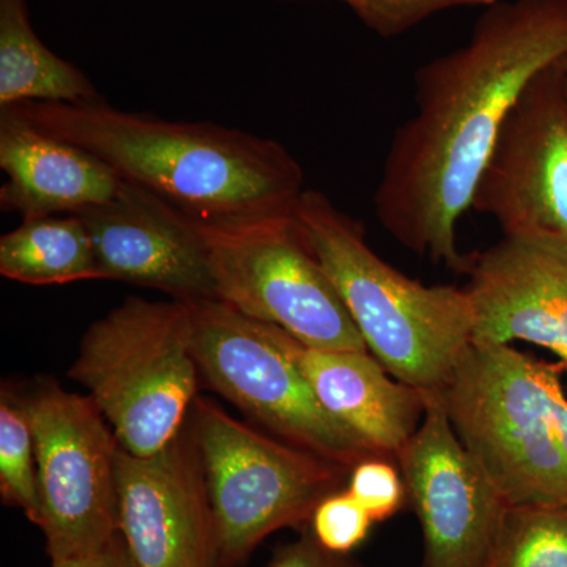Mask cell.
Returning a JSON list of instances; mask_svg holds the SVG:
<instances>
[{"mask_svg": "<svg viewBox=\"0 0 567 567\" xmlns=\"http://www.w3.org/2000/svg\"><path fill=\"white\" fill-rule=\"evenodd\" d=\"M566 55L567 0H516L487 7L464 47L416 71L415 114L395 130L374 193L398 244L466 274L458 219L514 104Z\"/></svg>", "mask_w": 567, "mask_h": 567, "instance_id": "6da1fadb", "label": "cell"}, {"mask_svg": "<svg viewBox=\"0 0 567 567\" xmlns=\"http://www.w3.org/2000/svg\"><path fill=\"white\" fill-rule=\"evenodd\" d=\"M71 142L199 221L292 212L305 192L300 163L278 141L207 122H173L91 103L6 107Z\"/></svg>", "mask_w": 567, "mask_h": 567, "instance_id": "7a4b0ae2", "label": "cell"}, {"mask_svg": "<svg viewBox=\"0 0 567 567\" xmlns=\"http://www.w3.org/2000/svg\"><path fill=\"white\" fill-rule=\"evenodd\" d=\"M293 216L369 352L394 379L436 393L475 338L465 287L424 286L395 270L368 245L363 224L317 189L301 193Z\"/></svg>", "mask_w": 567, "mask_h": 567, "instance_id": "3957f363", "label": "cell"}, {"mask_svg": "<svg viewBox=\"0 0 567 567\" xmlns=\"http://www.w3.org/2000/svg\"><path fill=\"white\" fill-rule=\"evenodd\" d=\"M561 364L476 342L436 391L454 431L507 505L567 506L559 445Z\"/></svg>", "mask_w": 567, "mask_h": 567, "instance_id": "277c9868", "label": "cell"}, {"mask_svg": "<svg viewBox=\"0 0 567 567\" xmlns=\"http://www.w3.org/2000/svg\"><path fill=\"white\" fill-rule=\"evenodd\" d=\"M199 374L189 305L141 297L87 328L69 371L134 456L158 453L182 431Z\"/></svg>", "mask_w": 567, "mask_h": 567, "instance_id": "5b68a950", "label": "cell"}, {"mask_svg": "<svg viewBox=\"0 0 567 567\" xmlns=\"http://www.w3.org/2000/svg\"><path fill=\"white\" fill-rule=\"evenodd\" d=\"M189 423L203 454L221 567L244 565L279 529L305 532L317 505L341 491L350 473L249 427L200 395Z\"/></svg>", "mask_w": 567, "mask_h": 567, "instance_id": "8992f818", "label": "cell"}, {"mask_svg": "<svg viewBox=\"0 0 567 567\" xmlns=\"http://www.w3.org/2000/svg\"><path fill=\"white\" fill-rule=\"evenodd\" d=\"M200 227L216 300L317 349L369 352L293 210L200 221Z\"/></svg>", "mask_w": 567, "mask_h": 567, "instance_id": "52a82bcc", "label": "cell"}, {"mask_svg": "<svg viewBox=\"0 0 567 567\" xmlns=\"http://www.w3.org/2000/svg\"><path fill=\"white\" fill-rule=\"evenodd\" d=\"M35 443L39 528L51 561L89 557L121 535V443L91 395L41 382L18 395Z\"/></svg>", "mask_w": 567, "mask_h": 567, "instance_id": "ba28073f", "label": "cell"}, {"mask_svg": "<svg viewBox=\"0 0 567 567\" xmlns=\"http://www.w3.org/2000/svg\"><path fill=\"white\" fill-rule=\"evenodd\" d=\"M200 375L279 440L346 470L379 457L317 401L300 369L248 319L219 300L186 301Z\"/></svg>", "mask_w": 567, "mask_h": 567, "instance_id": "9c48e42d", "label": "cell"}, {"mask_svg": "<svg viewBox=\"0 0 567 567\" xmlns=\"http://www.w3.org/2000/svg\"><path fill=\"white\" fill-rule=\"evenodd\" d=\"M470 210L491 216L503 235L567 238V91L559 62L540 71L514 104Z\"/></svg>", "mask_w": 567, "mask_h": 567, "instance_id": "30bf717a", "label": "cell"}, {"mask_svg": "<svg viewBox=\"0 0 567 567\" xmlns=\"http://www.w3.org/2000/svg\"><path fill=\"white\" fill-rule=\"evenodd\" d=\"M399 451L406 498L423 533L421 567H483L507 503L461 442L435 393Z\"/></svg>", "mask_w": 567, "mask_h": 567, "instance_id": "8fae6325", "label": "cell"}, {"mask_svg": "<svg viewBox=\"0 0 567 567\" xmlns=\"http://www.w3.org/2000/svg\"><path fill=\"white\" fill-rule=\"evenodd\" d=\"M118 527L134 567H221L203 454L186 420L151 456L117 458Z\"/></svg>", "mask_w": 567, "mask_h": 567, "instance_id": "7c38bea8", "label": "cell"}, {"mask_svg": "<svg viewBox=\"0 0 567 567\" xmlns=\"http://www.w3.org/2000/svg\"><path fill=\"white\" fill-rule=\"evenodd\" d=\"M76 216L91 235L100 279L151 287L173 300H216L199 219L125 181L111 200Z\"/></svg>", "mask_w": 567, "mask_h": 567, "instance_id": "4fadbf2b", "label": "cell"}, {"mask_svg": "<svg viewBox=\"0 0 567 567\" xmlns=\"http://www.w3.org/2000/svg\"><path fill=\"white\" fill-rule=\"evenodd\" d=\"M476 342L524 341L567 358V238L503 235L470 257Z\"/></svg>", "mask_w": 567, "mask_h": 567, "instance_id": "5bb4252c", "label": "cell"}, {"mask_svg": "<svg viewBox=\"0 0 567 567\" xmlns=\"http://www.w3.org/2000/svg\"><path fill=\"white\" fill-rule=\"evenodd\" d=\"M257 323L300 369L336 421L375 456L395 461L423 421L424 391L394 379L371 352L317 349L275 324Z\"/></svg>", "mask_w": 567, "mask_h": 567, "instance_id": "9a60e30c", "label": "cell"}, {"mask_svg": "<svg viewBox=\"0 0 567 567\" xmlns=\"http://www.w3.org/2000/svg\"><path fill=\"white\" fill-rule=\"evenodd\" d=\"M0 188L3 213L22 221L80 215L111 200L122 178L91 152L41 132L11 110H0Z\"/></svg>", "mask_w": 567, "mask_h": 567, "instance_id": "2e32d148", "label": "cell"}, {"mask_svg": "<svg viewBox=\"0 0 567 567\" xmlns=\"http://www.w3.org/2000/svg\"><path fill=\"white\" fill-rule=\"evenodd\" d=\"M100 99L80 69L44 47L25 0H0V110L28 102L80 104Z\"/></svg>", "mask_w": 567, "mask_h": 567, "instance_id": "e0dca14e", "label": "cell"}, {"mask_svg": "<svg viewBox=\"0 0 567 567\" xmlns=\"http://www.w3.org/2000/svg\"><path fill=\"white\" fill-rule=\"evenodd\" d=\"M0 275L31 286L100 279L91 235L76 215L28 219L2 235Z\"/></svg>", "mask_w": 567, "mask_h": 567, "instance_id": "ac0fdd59", "label": "cell"}, {"mask_svg": "<svg viewBox=\"0 0 567 567\" xmlns=\"http://www.w3.org/2000/svg\"><path fill=\"white\" fill-rule=\"evenodd\" d=\"M483 567H567V506H507Z\"/></svg>", "mask_w": 567, "mask_h": 567, "instance_id": "d6986e66", "label": "cell"}, {"mask_svg": "<svg viewBox=\"0 0 567 567\" xmlns=\"http://www.w3.org/2000/svg\"><path fill=\"white\" fill-rule=\"evenodd\" d=\"M0 495L39 527L41 502L32 427L20 399L6 388L0 395Z\"/></svg>", "mask_w": 567, "mask_h": 567, "instance_id": "ffe728a7", "label": "cell"}, {"mask_svg": "<svg viewBox=\"0 0 567 567\" xmlns=\"http://www.w3.org/2000/svg\"><path fill=\"white\" fill-rule=\"evenodd\" d=\"M372 524L364 507L349 492L339 491L317 505L309 532L327 550L349 555L364 543Z\"/></svg>", "mask_w": 567, "mask_h": 567, "instance_id": "44dd1931", "label": "cell"}, {"mask_svg": "<svg viewBox=\"0 0 567 567\" xmlns=\"http://www.w3.org/2000/svg\"><path fill=\"white\" fill-rule=\"evenodd\" d=\"M347 492L364 507L374 524L394 517L409 502L401 470L386 457H369L354 465Z\"/></svg>", "mask_w": 567, "mask_h": 567, "instance_id": "7402d4cb", "label": "cell"}, {"mask_svg": "<svg viewBox=\"0 0 567 567\" xmlns=\"http://www.w3.org/2000/svg\"><path fill=\"white\" fill-rule=\"evenodd\" d=\"M483 6L486 0H350L349 7L371 31L383 39L402 35L442 11Z\"/></svg>", "mask_w": 567, "mask_h": 567, "instance_id": "603a6c76", "label": "cell"}, {"mask_svg": "<svg viewBox=\"0 0 567 567\" xmlns=\"http://www.w3.org/2000/svg\"><path fill=\"white\" fill-rule=\"evenodd\" d=\"M267 567H365L349 555L334 554L317 543L311 532L276 548Z\"/></svg>", "mask_w": 567, "mask_h": 567, "instance_id": "cb8c5ba5", "label": "cell"}, {"mask_svg": "<svg viewBox=\"0 0 567 567\" xmlns=\"http://www.w3.org/2000/svg\"><path fill=\"white\" fill-rule=\"evenodd\" d=\"M52 567H134L122 535L112 539L103 550L89 557L52 561Z\"/></svg>", "mask_w": 567, "mask_h": 567, "instance_id": "d4e9b609", "label": "cell"}, {"mask_svg": "<svg viewBox=\"0 0 567 567\" xmlns=\"http://www.w3.org/2000/svg\"><path fill=\"white\" fill-rule=\"evenodd\" d=\"M559 364H561L563 374H566L567 377V358H565V360H559Z\"/></svg>", "mask_w": 567, "mask_h": 567, "instance_id": "484cf974", "label": "cell"}, {"mask_svg": "<svg viewBox=\"0 0 567 567\" xmlns=\"http://www.w3.org/2000/svg\"><path fill=\"white\" fill-rule=\"evenodd\" d=\"M559 66H561L563 71H565L567 76V55L565 59H561V61H559Z\"/></svg>", "mask_w": 567, "mask_h": 567, "instance_id": "4316f807", "label": "cell"}, {"mask_svg": "<svg viewBox=\"0 0 567 567\" xmlns=\"http://www.w3.org/2000/svg\"><path fill=\"white\" fill-rule=\"evenodd\" d=\"M498 2H503V0H486L487 7L495 6Z\"/></svg>", "mask_w": 567, "mask_h": 567, "instance_id": "83f0119b", "label": "cell"}, {"mask_svg": "<svg viewBox=\"0 0 567 567\" xmlns=\"http://www.w3.org/2000/svg\"><path fill=\"white\" fill-rule=\"evenodd\" d=\"M339 2H344L347 6H349L350 0H339Z\"/></svg>", "mask_w": 567, "mask_h": 567, "instance_id": "f1b7e54d", "label": "cell"}, {"mask_svg": "<svg viewBox=\"0 0 567 567\" xmlns=\"http://www.w3.org/2000/svg\"><path fill=\"white\" fill-rule=\"evenodd\" d=\"M566 74V73H565ZM566 91H567V76H566Z\"/></svg>", "mask_w": 567, "mask_h": 567, "instance_id": "f546056e", "label": "cell"}]
</instances>
